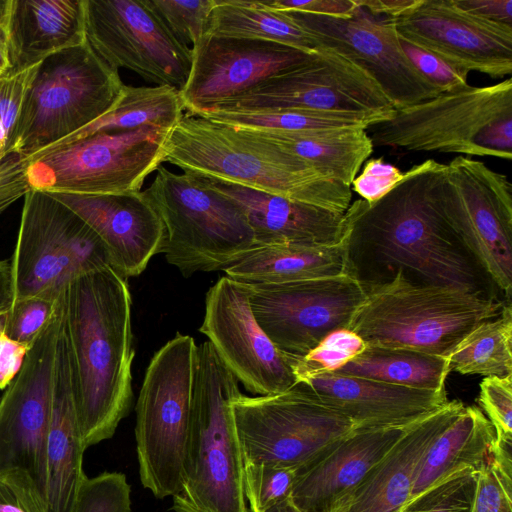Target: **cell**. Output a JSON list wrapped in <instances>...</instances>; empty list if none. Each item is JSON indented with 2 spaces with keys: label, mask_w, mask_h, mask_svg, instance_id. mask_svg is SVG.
Segmentation results:
<instances>
[{
  "label": "cell",
  "mask_w": 512,
  "mask_h": 512,
  "mask_svg": "<svg viewBox=\"0 0 512 512\" xmlns=\"http://www.w3.org/2000/svg\"><path fill=\"white\" fill-rule=\"evenodd\" d=\"M333 373L417 389L444 390L450 368L444 356L402 348L366 347Z\"/></svg>",
  "instance_id": "obj_34"
},
{
  "label": "cell",
  "mask_w": 512,
  "mask_h": 512,
  "mask_svg": "<svg viewBox=\"0 0 512 512\" xmlns=\"http://www.w3.org/2000/svg\"><path fill=\"white\" fill-rule=\"evenodd\" d=\"M264 512H301L294 506L290 498L278 503L277 505L267 509Z\"/></svg>",
  "instance_id": "obj_57"
},
{
  "label": "cell",
  "mask_w": 512,
  "mask_h": 512,
  "mask_svg": "<svg viewBox=\"0 0 512 512\" xmlns=\"http://www.w3.org/2000/svg\"><path fill=\"white\" fill-rule=\"evenodd\" d=\"M447 359L450 371L462 375H512L511 302L503 305L498 316L483 321L466 334Z\"/></svg>",
  "instance_id": "obj_35"
},
{
  "label": "cell",
  "mask_w": 512,
  "mask_h": 512,
  "mask_svg": "<svg viewBox=\"0 0 512 512\" xmlns=\"http://www.w3.org/2000/svg\"><path fill=\"white\" fill-rule=\"evenodd\" d=\"M170 130L100 132L26 160L30 189L109 195L139 192L165 159Z\"/></svg>",
  "instance_id": "obj_11"
},
{
  "label": "cell",
  "mask_w": 512,
  "mask_h": 512,
  "mask_svg": "<svg viewBox=\"0 0 512 512\" xmlns=\"http://www.w3.org/2000/svg\"><path fill=\"white\" fill-rule=\"evenodd\" d=\"M358 7L378 17L395 19L415 7L419 0H355Z\"/></svg>",
  "instance_id": "obj_53"
},
{
  "label": "cell",
  "mask_w": 512,
  "mask_h": 512,
  "mask_svg": "<svg viewBox=\"0 0 512 512\" xmlns=\"http://www.w3.org/2000/svg\"><path fill=\"white\" fill-rule=\"evenodd\" d=\"M7 36L10 73L33 67L86 41L84 0H11Z\"/></svg>",
  "instance_id": "obj_28"
},
{
  "label": "cell",
  "mask_w": 512,
  "mask_h": 512,
  "mask_svg": "<svg viewBox=\"0 0 512 512\" xmlns=\"http://www.w3.org/2000/svg\"><path fill=\"white\" fill-rule=\"evenodd\" d=\"M37 65L0 78V158L11 155V144L22 103Z\"/></svg>",
  "instance_id": "obj_44"
},
{
  "label": "cell",
  "mask_w": 512,
  "mask_h": 512,
  "mask_svg": "<svg viewBox=\"0 0 512 512\" xmlns=\"http://www.w3.org/2000/svg\"><path fill=\"white\" fill-rule=\"evenodd\" d=\"M491 465L499 473L512 479V434L496 435Z\"/></svg>",
  "instance_id": "obj_54"
},
{
  "label": "cell",
  "mask_w": 512,
  "mask_h": 512,
  "mask_svg": "<svg viewBox=\"0 0 512 512\" xmlns=\"http://www.w3.org/2000/svg\"><path fill=\"white\" fill-rule=\"evenodd\" d=\"M464 407L452 400L413 424L333 512H400L411 498L423 455Z\"/></svg>",
  "instance_id": "obj_24"
},
{
  "label": "cell",
  "mask_w": 512,
  "mask_h": 512,
  "mask_svg": "<svg viewBox=\"0 0 512 512\" xmlns=\"http://www.w3.org/2000/svg\"><path fill=\"white\" fill-rule=\"evenodd\" d=\"M224 272L247 284L287 283L347 273L345 242L331 246L259 245Z\"/></svg>",
  "instance_id": "obj_30"
},
{
  "label": "cell",
  "mask_w": 512,
  "mask_h": 512,
  "mask_svg": "<svg viewBox=\"0 0 512 512\" xmlns=\"http://www.w3.org/2000/svg\"><path fill=\"white\" fill-rule=\"evenodd\" d=\"M125 84L87 40L37 66L25 94L11 153L32 157L109 112Z\"/></svg>",
  "instance_id": "obj_8"
},
{
  "label": "cell",
  "mask_w": 512,
  "mask_h": 512,
  "mask_svg": "<svg viewBox=\"0 0 512 512\" xmlns=\"http://www.w3.org/2000/svg\"><path fill=\"white\" fill-rule=\"evenodd\" d=\"M250 287L223 276L209 288L199 331L247 391L256 395L284 392L297 384L286 358L258 324Z\"/></svg>",
  "instance_id": "obj_19"
},
{
  "label": "cell",
  "mask_w": 512,
  "mask_h": 512,
  "mask_svg": "<svg viewBox=\"0 0 512 512\" xmlns=\"http://www.w3.org/2000/svg\"><path fill=\"white\" fill-rule=\"evenodd\" d=\"M11 0H0V25L8 22V14Z\"/></svg>",
  "instance_id": "obj_58"
},
{
  "label": "cell",
  "mask_w": 512,
  "mask_h": 512,
  "mask_svg": "<svg viewBox=\"0 0 512 512\" xmlns=\"http://www.w3.org/2000/svg\"><path fill=\"white\" fill-rule=\"evenodd\" d=\"M12 69L8 36H7V24L0 25V78L10 73Z\"/></svg>",
  "instance_id": "obj_56"
},
{
  "label": "cell",
  "mask_w": 512,
  "mask_h": 512,
  "mask_svg": "<svg viewBox=\"0 0 512 512\" xmlns=\"http://www.w3.org/2000/svg\"><path fill=\"white\" fill-rule=\"evenodd\" d=\"M25 159L11 154L0 162V214L30 189L26 174Z\"/></svg>",
  "instance_id": "obj_48"
},
{
  "label": "cell",
  "mask_w": 512,
  "mask_h": 512,
  "mask_svg": "<svg viewBox=\"0 0 512 512\" xmlns=\"http://www.w3.org/2000/svg\"><path fill=\"white\" fill-rule=\"evenodd\" d=\"M191 51L189 76L180 91L191 115L214 109L266 79L308 62L316 53L269 41L213 35H204Z\"/></svg>",
  "instance_id": "obj_20"
},
{
  "label": "cell",
  "mask_w": 512,
  "mask_h": 512,
  "mask_svg": "<svg viewBox=\"0 0 512 512\" xmlns=\"http://www.w3.org/2000/svg\"><path fill=\"white\" fill-rule=\"evenodd\" d=\"M365 290L347 328L366 347L444 357L473 328L498 316L506 303L457 288L416 284L401 272Z\"/></svg>",
  "instance_id": "obj_5"
},
{
  "label": "cell",
  "mask_w": 512,
  "mask_h": 512,
  "mask_svg": "<svg viewBox=\"0 0 512 512\" xmlns=\"http://www.w3.org/2000/svg\"><path fill=\"white\" fill-rule=\"evenodd\" d=\"M15 300V287L11 263L0 260V313L9 311Z\"/></svg>",
  "instance_id": "obj_55"
},
{
  "label": "cell",
  "mask_w": 512,
  "mask_h": 512,
  "mask_svg": "<svg viewBox=\"0 0 512 512\" xmlns=\"http://www.w3.org/2000/svg\"><path fill=\"white\" fill-rule=\"evenodd\" d=\"M411 426L355 430L297 472L290 500L301 512H333Z\"/></svg>",
  "instance_id": "obj_25"
},
{
  "label": "cell",
  "mask_w": 512,
  "mask_h": 512,
  "mask_svg": "<svg viewBox=\"0 0 512 512\" xmlns=\"http://www.w3.org/2000/svg\"><path fill=\"white\" fill-rule=\"evenodd\" d=\"M391 20L401 38L468 72L512 73V27L475 17L453 0H419Z\"/></svg>",
  "instance_id": "obj_21"
},
{
  "label": "cell",
  "mask_w": 512,
  "mask_h": 512,
  "mask_svg": "<svg viewBox=\"0 0 512 512\" xmlns=\"http://www.w3.org/2000/svg\"><path fill=\"white\" fill-rule=\"evenodd\" d=\"M145 5L183 45L194 47L205 35L214 0H144Z\"/></svg>",
  "instance_id": "obj_38"
},
{
  "label": "cell",
  "mask_w": 512,
  "mask_h": 512,
  "mask_svg": "<svg viewBox=\"0 0 512 512\" xmlns=\"http://www.w3.org/2000/svg\"><path fill=\"white\" fill-rule=\"evenodd\" d=\"M392 113L321 112L310 110H206L194 115L238 128L296 132L314 129L367 128ZM191 115V114H190Z\"/></svg>",
  "instance_id": "obj_36"
},
{
  "label": "cell",
  "mask_w": 512,
  "mask_h": 512,
  "mask_svg": "<svg viewBox=\"0 0 512 512\" xmlns=\"http://www.w3.org/2000/svg\"><path fill=\"white\" fill-rule=\"evenodd\" d=\"M63 292L57 299L33 296L15 300L7 313L5 334L15 341L31 346L36 337L55 317Z\"/></svg>",
  "instance_id": "obj_42"
},
{
  "label": "cell",
  "mask_w": 512,
  "mask_h": 512,
  "mask_svg": "<svg viewBox=\"0 0 512 512\" xmlns=\"http://www.w3.org/2000/svg\"><path fill=\"white\" fill-rule=\"evenodd\" d=\"M156 171L144 193L166 230L162 252L185 277L224 271L256 246L243 208L207 178L163 166Z\"/></svg>",
  "instance_id": "obj_7"
},
{
  "label": "cell",
  "mask_w": 512,
  "mask_h": 512,
  "mask_svg": "<svg viewBox=\"0 0 512 512\" xmlns=\"http://www.w3.org/2000/svg\"><path fill=\"white\" fill-rule=\"evenodd\" d=\"M231 409L244 466L305 470L355 431L354 424L301 384L269 395L240 392Z\"/></svg>",
  "instance_id": "obj_10"
},
{
  "label": "cell",
  "mask_w": 512,
  "mask_h": 512,
  "mask_svg": "<svg viewBox=\"0 0 512 512\" xmlns=\"http://www.w3.org/2000/svg\"><path fill=\"white\" fill-rule=\"evenodd\" d=\"M478 401L496 435L512 434V375L485 377Z\"/></svg>",
  "instance_id": "obj_45"
},
{
  "label": "cell",
  "mask_w": 512,
  "mask_h": 512,
  "mask_svg": "<svg viewBox=\"0 0 512 512\" xmlns=\"http://www.w3.org/2000/svg\"><path fill=\"white\" fill-rule=\"evenodd\" d=\"M214 109L349 113L394 111L391 102L367 73L347 58L324 47H319L308 62L268 78Z\"/></svg>",
  "instance_id": "obj_17"
},
{
  "label": "cell",
  "mask_w": 512,
  "mask_h": 512,
  "mask_svg": "<svg viewBox=\"0 0 512 512\" xmlns=\"http://www.w3.org/2000/svg\"><path fill=\"white\" fill-rule=\"evenodd\" d=\"M277 10L301 12L331 17H346L353 14L357 5L355 0H264Z\"/></svg>",
  "instance_id": "obj_49"
},
{
  "label": "cell",
  "mask_w": 512,
  "mask_h": 512,
  "mask_svg": "<svg viewBox=\"0 0 512 512\" xmlns=\"http://www.w3.org/2000/svg\"><path fill=\"white\" fill-rule=\"evenodd\" d=\"M283 12L316 40L318 48L333 50L367 73L394 108L440 94L404 54L391 19H379L358 6L346 17Z\"/></svg>",
  "instance_id": "obj_18"
},
{
  "label": "cell",
  "mask_w": 512,
  "mask_h": 512,
  "mask_svg": "<svg viewBox=\"0 0 512 512\" xmlns=\"http://www.w3.org/2000/svg\"><path fill=\"white\" fill-rule=\"evenodd\" d=\"M364 341L352 330L340 328L325 336L304 356L286 355L297 383L304 379L333 373L363 352Z\"/></svg>",
  "instance_id": "obj_37"
},
{
  "label": "cell",
  "mask_w": 512,
  "mask_h": 512,
  "mask_svg": "<svg viewBox=\"0 0 512 512\" xmlns=\"http://www.w3.org/2000/svg\"><path fill=\"white\" fill-rule=\"evenodd\" d=\"M478 472L465 469L411 498L400 512H471Z\"/></svg>",
  "instance_id": "obj_39"
},
{
  "label": "cell",
  "mask_w": 512,
  "mask_h": 512,
  "mask_svg": "<svg viewBox=\"0 0 512 512\" xmlns=\"http://www.w3.org/2000/svg\"><path fill=\"white\" fill-rule=\"evenodd\" d=\"M297 472L280 465L244 466V491L250 512H264L290 498Z\"/></svg>",
  "instance_id": "obj_40"
},
{
  "label": "cell",
  "mask_w": 512,
  "mask_h": 512,
  "mask_svg": "<svg viewBox=\"0 0 512 512\" xmlns=\"http://www.w3.org/2000/svg\"><path fill=\"white\" fill-rule=\"evenodd\" d=\"M239 381L205 341L197 346L183 483L174 512H250L231 400Z\"/></svg>",
  "instance_id": "obj_4"
},
{
  "label": "cell",
  "mask_w": 512,
  "mask_h": 512,
  "mask_svg": "<svg viewBox=\"0 0 512 512\" xmlns=\"http://www.w3.org/2000/svg\"><path fill=\"white\" fill-rule=\"evenodd\" d=\"M0 512H45V510L27 489L0 476Z\"/></svg>",
  "instance_id": "obj_51"
},
{
  "label": "cell",
  "mask_w": 512,
  "mask_h": 512,
  "mask_svg": "<svg viewBox=\"0 0 512 512\" xmlns=\"http://www.w3.org/2000/svg\"><path fill=\"white\" fill-rule=\"evenodd\" d=\"M512 479L499 473L491 462L478 472L471 512H512Z\"/></svg>",
  "instance_id": "obj_46"
},
{
  "label": "cell",
  "mask_w": 512,
  "mask_h": 512,
  "mask_svg": "<svg viewBox=\"0 0 512 512\" xmlns=\"http://www.w3.org/2000/svg\"><path fill=\"white\" fill-rule=\"evenodd\" d=\"M131 487L121 472L85 476L72 512H131Z\"/></svg>",
  "instance_id": "obj_41"
},
{
  "label": "cell",
  "mask_w": 512,
  "mask_h": 512,
  "mask_svg": "<svg viewBox=\"0 0 512 512\" xmlns=\"http://www.w3.org/2000/svg\"><path fill=\"white\" fill-rule=\"evenodd\" d=\"M403 177L404 172L396 166L385 163L381 158H372L365 162L362 172L351 185L361 199L371 203L385 196Z\"/></svg>",
  "instance_id": "obj_47"
},
{
  "label": "cell",
  "mask_w": 512,
  "mask_h": 512,
  "mask_svg": "<svg viewBox=\"0 0 512 512\" xmlns=\"http://www.w3.org/2000/svg\"><path fill=\"white\" fill-rule=\"evenodd\" d=\"M100 237L111 267L124 278L140 275L166 241L163 221L144 191L81 195L49 193Z\"/></svg>",
  "instance_id": "obj_22"
},
{
  "label": "cell",
  "mask_w": 512,
  "mask_h": 512,
  "mask_svg": "<svg viewBox=\"0 0 512 512\" xmlns=\"http://www.w3.org/2000/svg\"><path fill=\"white\" fill-rule=\"evenodd\" d=\"M399 39L404 54L415 70L440 93L452 92L468 86V71L400 36Z\"/></svg>",
  "instance_id": "obj_43"
},
{
  "label": "cell",
  "mask_w": 512,
  "mask_h": 512,
  "mask_svg": "<svg viewBox=\"0 0 512 512\" xmlns=\"http://www.w3.org/2000/svg\"><path fill=\"white\" fill-rule=\"evenodd\" d=\"M205 35L269 41L307 53L318 51L308 32L264 0H214Z\"/></svg>",
  "instance_id": "obj_32"
},
{
  "label": "cell",
  "mask_w": 512,
  "mask_h": 512,
  "mask_svg": "<svg viewBox=\"0 0 512 512\" xmlns=\"http://www.w3.org/2000/svg\"><path fill=\"white\" fill-rule=\"evenodd\" d=\"M197 345L177 333L151 358L136 402V453L142 486L158 499L181 488Z\"/></svg>",
  "instance_id": "obj_9"
},
{
  "label": "cell",
  "mask_w": 512,
  "mask_h": 512,
  "mask_svg": "<svg viewBox=\"0 0 512 512\" xmlns=\"http://www.w3.org/2000/svg\"><path fill=\"white\" fill-rule=\"evenodd\" d=\"M299 384L346 416L355 430L411 426L449 402L446 389H417L337 373Z\"/></svg>",
  "instance_id": "obj_23"
},
{
  "label": "cell",
  "mask_w": 512,
  "mask_h": 512,
  "mask_svg": "<svg viewBox=\"0 0 512 512\" xmlns=\"http://www.w3.org/2000/svg\"><path fill=\"white\" fill-rule=\"evenodd\" d=\"M442 206L450 225L507 302L512 295V187L484 162L446 164Z\"/></svg>",
  "instance_id": "obj_14"
},
{
  "label": "cell",
  "mask_w": 512,
  "mask_h": 512,
  "mask_svg": "<svg viewBox=\"0 0 512 512\" xmlns=\"http://www.w3.org/2000/svg\"><path fill=\"white\" fill-rule=\"evenodd\" d=\"M63 296L52 321L31 344L0 398V476L27 489L46 512V445Z\"/></svg>",
  "instance_id": "obj_13"
},
{
  "label": "cell",
  "mask_w": 512,
  "mask_h": 512,
  "mask_svg": "<svg viewBox=\"0 0 512 512\" xmlns=\"http://www.w3.org/2000/svg\"><path fill=\"white\" fill-rule=\"evenodd\" d=\"M131 306L127 279L112 267L82 274L64 289L63 325L86 449L110 439L131 408Z\"/></svg>",
  "instance_id": "obj_2"
},
{
  "label": "cell",
  "mask_w": 512,
  "mask_h": 512,
  "mask_svg": "<svg viewBox=\"0 0 512 512\" xmlns=\"http://www.w3.org/2000/svg\"><path fill=\"white\" fill-rule=\"evenodd\" d=\"M247 130L348 186H351L374 147L366 129L361 127L296 132Z\"/></svg>",
  "instance_id": "obj_31"
},
{
  "label": "cell",
  "mask_w": 512,
  "mask_h": 512,
  "mask_svg": "<svg viewBox=\"0 0 512 512\" xmlns=\"http://www.w3.org/2000/svg\"><path fill=\"white\" fill-rule=\"evenodd\" d=\"M208 180L213 188L243 208L254 232L256 246L284 243L331 246L345 238V213Z\"/></svg>",
  "instance_id": "obj_27"
},
{
  "label": "cell",
  "mask_w": 512,
  "mask_h": 512,
  "mask_svg": "<svg viewBox=\"0 0 512 512\" xmlns=\"http://www.w3.org/2000/svg\"><path fill=\"white\" fill-rule=\"evenodd\" d=\"M184 110L180 91L174 87L125 85L120 99L109 112L35 155L100 132L131 131L143 127L171 130L183 117Z\"/></svg>",
  "instance_id": "obj_33"
},
{
  "label": "cell",
  "mask_w": 512,
  "mask_h": 512,
  "mask_svg": "<svg viewBox=\"0 0 512 512\" xmlns=\"http://www.w3.org/2000/svg\"><path fill=\"white\" fill-rule=\"evenodd\" d=\"M366 131L373 146L511 160L512 79L394 108Z\"/></svg>",
  "instance_id": "obj_6"
},
{
  "label": "cell",
  "mask_w": 512,
  "mask_h": 512,
  "mask_svg": "<svg viewBox=\"0 0 512 512\" xmlns=\"http://www.w3.org/2000/svg\"><path fill=\"white\" fill-rule=\"evenodd\" d=\"M495 439V430L483 412L478 407L465 406L423 455L411 498L457 472L485 468L492 461Z\"/></svg>",
  "instance_id": "obj_29"
},
{
  "label": "cell",
  "mask_w": 512,
  "mask_h": 512,
  "mask_svg": "<svg viewBox=\"0 0 512 512\" xmlns=\"http://www.w3.org/2000/svg\"><path fill=\"white\" fill-rule=\"evenodd\" d=\"M461 10L484 20L512 27V0H453Z\"/></svg>",
  "instance_id": "obj_52"
},
{
  "label": "cell",
  "mask_w": 512,
  "mask_h": 512,
  "mask_svg": "<svg viewBox=\"0 0 512 512\" xmlns=\"http://www.w3.org/2000/svg\"><path fill=\"white\" fill-rule=\"evenodd\" d=\"M8 311L0 313V329L4 328Z\"/></svg>",
  "instance_id": "obj_59"
},
{
  "label": "cell",
  "mask_w": 512,
  "mask_h": 512,
  "mask_svg": "<svg viewBox=\"0 0 512 512\" xmlns=\"http://www.w3.org/2000/svg\"><path fill=\"white\" fill-rule=\"evenodd\" d=\"M164 162L200 177L345 213L351 186L251 131L184 114L169 131Z\"/></svg>",
  "instance_id": "obj_3"
},
{
  "label": "cell",
  "mask_w": 512,
  "mask_h": 512,
  "mask_svg": "<svg viewBox=\"0 0 512 512\" xmlns=\"http://www.w3.org/2000/svg\"><path fill=\"white\" fill-rule=\"evenodd\" d=\"M85 37L112 69L124 68L156 86H185L192 51L137 0H84Z\"/></svg>",
  "instance_id": "obj_15"
},
{
  "label": "cell",
  "mask_w": 512,
  "mask_h": 512,
  "mask_svg": "<svg viewBox=\"0 0 512 512\" xmlns=\"http://www.w3.org/2000/svg\"><path fill=\"white\" fill-rule=\"evenodd\" d=\"M445 175L446 164L428 159L405 172L381 199L351 202L345 212L346 272L365 288L401 272L416 284L501 300L446 218Z\"/></svg>",
  "instance_id": "obj_1"
},
{
  "label": "cell",
  "mask_w": 512,
  "mask_h": 512,
  "mask_svg": "<svg viewBox=\"0 0 512 512\" xmlns=\"http://www.w3.org/2000/svg\"><path fill=\"white\" fill-rule=\"evenodd\" d=\"M29 348L0 329V390H5L19 373Z\"/></svg>",
  "instance_id": "obj_50"
},
{
  "label": "cell",
  "mask_w": 512,
  "mask_h": 512,
  "mask_svg": "<svg viewBox=\"0 0 512 512\" xmlns=\"http://www.w3.org/2000/svg\"><path fill=\"white\" fill-rule=\"evenodd\" d=\"M11 266L15 300L57 299L71 280L111 263L104 243L81 217L49 193L29 189Z\"/></svg>",
  "instance_id": "obj_12"
},
{
  "label": "cell",
  "mask_w": 512,
  "mask_h": 512,
  "mask_svg": "<svg viewBox=\"0 0 512 512\" xmlns=\"http://www.w3.org/2000/svg\"><path fill=\"white\" fill-rule=\"evenodd\" d=\"M86 447L79 427L73 372L67 340H57L51 420L46 445V512H72L85 478L83 455Z\"/></svg>",
  "instance_id": "obj_26"
},
{
  "label": "cell",
  "mask_w": 512,
  "mask_h": 512,
  "mask_svg": "<svg viewBox=\"0 0 512 512\" xmlns=\"http://www.w3.org/2000/svg\"><path fill=\"white\" fill-rule=\"evenodd\" d=\"M248 285L258 324L279 351L294 357L304 356L332 331L347 328L366 294L348 273Z\"/></svg>",
  "instance_id": "obj_16"
}]
</instances>
